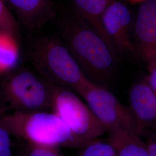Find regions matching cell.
<instances>
[{"instance_id":"obj_1","label":"cell","mask_w":156,"mask_h":156,"mask_svg":"<svg viewBox=\"0 0 156 156\" xmlns=\"http://www.w3.org/2000/svg\"><path fill=\"white\" fill-rule=\"evenodd\" d=\"M64 44L84 75L96 83H105L115 73L119 53L75 14L62 22Z\"/></svg>"},{"instance_id":"obj_2","label":"cell","mask_w":156,"mask_h":156,"mask_svg":"<svg viewBox=\"0 0 156 156\" xmlns=\"http://www.w3.org/2000/svg\"><path fill=\"white\" fill-rule=\"evenodd\" d=\"M4 120L11 135L27 142L57 148L82 149L87 145L53 112L14 111L6 113Z\"/></svg>"},{"instance_id":"obj_3","label":"cell","mask_w":156,"mask_h":156,"mask_svg":"<svg viewBox=\"0 0 156 156\" xmlns=\"http://www.w3.org/2000/svg\"><path fill=\"white\" fill-rule=\"evenodd\" d=\"M30 56L42 77L52 84L74 90L88 79L67 46L56 38L45 37L37 41Z\"/></svg>"},{"instance_id":"obj_4","label":"cell","mask_w":156,"mask_h":156,"mask_svg":"<svg viewBox=\"0 0 156 156\" xmlns=\"http://www.w3.org/2000/svg\"><path fill=\"white\" fill-rule=\"evenodd\" d=\"M55 86L31 71H19L1 84L0 102L5 111L51 109Z\"/></svg>"},{"instance_id":"obj_5","label":"cell","mask_w":156,"mask_h":156,"mask_svg":"<svg viewBox=\"0 0 156 156\" xmlns=\"http://www.w3.org/2000/svg\"><path fill=\"white\" fill-rule=\"evenodd\" d=\"M74 91L83 98L107 134L119 128L130 127L140 135L130 109L104 86L88 78Z\"/></svg>"},{"instance_id":"obj_6","label":"cell","mask_w":156,"mask_h":156,"mask_svg":"<svg viewBox=\"0 0 156 156\" xmlns=\"http://www.w3.org/2000/svg\"><path fill=\"white\" fill-rule=\"evenodd\" d=\"M51 109L86 145L106 133L87 104L68 88L55 86Z\"/></svg>"},{"instance_id":"obj_7","label":"cell","mask_w":156,"mask_h":156,"mask_svg":"<svg viewBox=\"0 0 156 156\" xmlns=\"http://www.w3.org/2000/svg\"><path fill=\"white\" fill-rule=\"evenodd\" d=\"M138 49L149 64L156 62V0L140 2L134 24Z\"/></svg>"},{"instance_id":"obj_8","label":"cell","mask_w":156,"mask_h":156,"mask_svg":"<svg viewBox=\"0 0 156 156\" xmlns=\"http://www.w3.org/2000/svg\"><path fill=\"white\" fill-rule=\"evenodd\" d=\"M103 24L119 54L134 51L129 35L132 16L127 6L117 0L112 2L104 14Z\"/></svg>"},{"instance_id":"obj_9","label":"cell","mask_w":156,"mask_h":156,"mask_svg":"<svg viewBox=\"0 0 156 156\" xmlns=\"http://www.w3.org/2000/svg\"><path fill=\"white\" fill-rule=\"evenodd\" d=\"M130 111L142 135L146 129H156V95L146 79L135 84L129 92Z\"/></svg>"},{"instance_id":"obj_10","label":"cell","mask_w":156,"mask_h":156,"mask_svg":"<svg viewBox=\"0 0 156 156\" xmlns=\"http://www.w3.org/2000/svg\"><path fill=\"white\" fill-rule=\"evenodd\" d=\"M30 31L42 27L56 16L53 0H8Z\"/></svg>"},{"instance_id":"obj_11","label":"cell","mask_w":156,"mask_h":156,"mask_svg":"<svg viewBox=\"0 0 156 156\" xmlns=\"http://www.w3.org/2000/svg\"><path fill=\"white\" fill-rule=\"evenodd\" d=\"M114 1L72 0L75 14L89 28L99 35L108 45L117 51L115 46L106 33L103 24L104 14L108 6Z\"/></svg>"},{"instance_id":"obj_12","label":"cell","mask_w":156,"mask_h":156,"mask_svg":"<svg viewBox=\"0 0 156 156\" xmlns=\"http://www.w3.org/2000/svg\"><path fill=\"white\" fill-rule=\"evenodd\" d=\"M108 134L116 156H149L147 144L133 128L123 127Z\"/></svg>"},{"instance_id":"obj_13","label":"cell","mask_w":156,"mask_h":156,"mask_svg":"<svg viewBox=\"0 0 156 156\" xmlns=\"http://www.w3.org/2000/svg\"><path fill=\"white\" fill-rule=\"evenodd\" d=\"M19 49L15 37L0 31V73H6L16 66Z\"/></svg>"},{"instance_id":"obj_14","label":"cell","mask_w":156,"mask_h":156,"mask_svg":"<svg viewBox=\"0 0 156 156\" xmlns=\"http://www.w3.org/2000/svg\"><path fill=\"white\" fill-rule=\"evenodd\" d=\"M82 149L80 156H116L115 149L108 141L95 140Z\"/></svg>"},{"instance_id":"obj_15","label":"cell","mask_w":156,"mask_h":156,"mask_svg":"<svg viewBox=\"0 0 156 156\" xmlns=\"http://www.w3.org/2000/svg\"><path fill=\"white\" fill-rule=\"evenodd\" d=\"M0 31L11 34L15 37L19 33V27L15 19L2 0H0Z\"/></svg>"},{"instance_id":"obj_16","label":"cell","mask_w":156,"mask_h":156,"mask_svg":"<svg viewBox=\"0 0 156 156\" xmlns=\"http://www.w3.org/2000/svg\"><path fill=\"white\" fill-rule=\"evenodd\" d=\"M5 113L0 102V156H12L11 134L6 127L4 120Z\"/></svg>"},{"instance_id":"obj_17","label":"cell","mask_w":156,"mask_h":156,"mask_svg":"<svg viewBox=\"0 0 156 156\" xmlns=\"http://www.w3.org/2000/svg\"><path fill=\"white\" fill-rule=\"evenodd\" d=\"M25 156H64L57 147L37 145L27 142L25 147Z\"/></svg>"},{"instance_id":"obj_18","label":"cell","mask_w":156,"mask_h":156,"mask_svg":"<svg viewBox=\"0 0 156 156\" xmlns=\"http://www.w3.org/2000/svg\"><path fill=\"white\" fill-rule=\"evenodd\" d=\"M149 75L146 79L156 95V62L149 64Z\"/></svg>"},{"instance_id":"obj_19","label":"cell","mask_w":156,"mask_h":156,"mask_svg":"<svg viewBox=\"0 0 156 156\" xmlns=\"http://www.w3.org/2000/svg\"><path fill=\"white\" fill-rule=\"evenodd\" d=\"M146 144L149 156H156V135L151 136Z\"/></svg>"},{"instance_id":"obj_20","label":"cell","mask_w":156,"mask_h":156,"mask_svg":"<svg viewBox=\"0 0 156 156\" xmlns=\"http://www.w3.org/2000/svg\"><path fill=\"white\" fill-rule=\"evenodd\" d=\"M128 1L133 3H136V2H142L145 0H128Z\"/></svg>"}]
</instances>
